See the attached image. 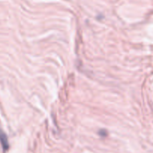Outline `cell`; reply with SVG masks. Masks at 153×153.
<instances>
[{
    "label": "cell",
    "mask_w": 153,
    "mask_h": 153,
    "mask_svg": "<svg viewBox=\"0 0 153 153\" xmlns=\"http://www.w3.org/2000/svg\"><path fill=\"white\" fill-rule=\"evenodd\" d=\"M0 143L2 145L4 152L8 151V149H9V143H8V137H7L6 134L4 133V131L2 130L1 128H0Z\"/></svg>",
    "instance_id": "1"
}]
</instances>
